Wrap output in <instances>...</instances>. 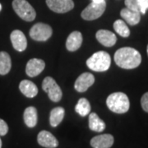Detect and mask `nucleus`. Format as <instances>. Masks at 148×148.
<instances>
[{
  "label": "nucleus",
  "mask_w": 148,
  "mask_h": 148,
  "mask_svg": "<svg viewBox=\"0 0 148 148\" xmlns=\"http://www.w3.org/2000/svg\"><path fill=\"white\" fill-rule=\"evenodd\" d=\"M115 64L122 69H133L138 68L142 62V56L137 49L131 47H123L114 53Z\"/></svg>",
  "instance_id": "f257e3e1"
},
{
  "label": "nucleus",
  "mask_w": 148,
  "mask_h": 148,
  "mask_svg": "<svg viewBox=\"0 0 148 148\" xmlns=\"http://www.w3.org/2000/svg\"><path fill=\"white\" fill-rule=\"evenodd\" d=\"M106 105L114 113L124 114L129 110L130 102L126 94L123 92H114L108 96Z\"/></svg>",
  "instance_id": "f03ea898"
},
{
  "label": "nucleus",
  "mask_w": 148,
  "mask_h": 148,
  "mask_svg": "<svg viewBox=\"0 0 148 148\" xmlns=\"http://www.w3.org/2000/svg\"><path fill=\"white\" fill-rule=\"evenodd\" d=\"M111 64L110 55L105 51L93 53L86 60L87 67L95 72H105L110 69Z\"/></svg>",
  "instance_id": "7ed1b4c3"
},
{
  "label": "nucleus",
  "mask_w": 148,
  "mask_h": 148,
  "mask_svg": "<svg viewBox=\"0 0 148 148\" xmlns=\"http://www.w3.org/2000/svg\"><path fill=\"white\" fill-rule=\"evenodd\" d=\"M12 8L19 17L24 21H34L36 16V11L27 0H13Z\"/></svg>",
  "instance_id": "20e7f679"
},
{
  "label": "nucleus",
  "mask_w": 148,
  "mask_h": 148,
  "mask_svg": "<svg viewBox=\"0 0 148 148\" xmlns=\"http://www.w3.org/2000/svg\"><path fill=\"white\" fill-rule=\"evenodd\" d=\"M42 89L48 94L49 98L53 102L61 101L63 92L55 80L51 77H46L42 82Z\"/></svg>",
  "instance_id": "39448f33"
},
{
  "label": "nucleus",
  "mask_w": 148,
  "mask_h": 148,
  "mask_svg": "<svg viewBox=\"0 0 148 148\" xmlns=\"http://www.w3.org/2000/svg\"><path fill=\"white\" fill-rule=\"evenodd\" d=\"M106 8V3L102 2V3H90L89 5L87 6L84 10L82 11L81 16L82 17L86 20V21H93L99 17H101L103 13L105 12Z\"/></svg>",
  "instance_id": "423d86ee"
},
{
  "label": "nucleus",
  "mask_w": 148,
  "mask_h": 148,
  "mask_svg": "<svg viewBox=\"0 0 148 148\" xmlns=\"http://www.w3.org/2000/svg\"><path fill=\"white\" fill-rule=\"evenodd\" d=\"M53 30L50 26L45 23H36L30 31V36L36 41H45L52 36Z\"/></svg>",
  "instance_id": "0eeeda50"
},
{
  "label": "nucleus",
  "mask_w": 148,
  "mask_h": 148,
  "mask_svg": "<svg viewBox=\"0 0 148 148\" xmlns=\"http://www.w3.org/2000/svg\"><path fill=\"white\" fill-rule=\"evenodd\" d=\"M46 4L50 10L57 13H65L74 8L73 0H46Z\"/></svg>",
  "instance_id": "6e6552de"
},
{
  "label": "nucleus",
  "mask_w": 148,
  "mask_h": 148,
  "mask_svg": "<svg viewBox=\"0 0 148 148\" xmlns=\"http://www.w3.org/2000/svg\"><path fill=\"white\" fill-rule=\"evenodd\" d=\"M95 82V77L90 73H84L81 74L76 80L74 88L78 92H85Z\"/></svg>",
  "instance_id": "1a4fd4ad"
},
{
  "label": "nucleus",
  "mask_w": 148,
  "mask_h": 148,
  "mask_svg": "<svg viewBox=\"0 0 148 148\" xmlns=\"http://www.w3.org/2000/svg\"><path fill=\"white\" fill-rule=\"evenodd\" d=\"M45 67V63L42 59L39 58H32L28 61L26 67V73L31 77H36L40 73H41Z\"/></svg>",
  "instance_id": "9d476101"
},
{
  "label": "nucleus",
  "mask_w": 148,
  "mask_h": 148,
  "mask_svg": "<svg viewBox=\"0 0 148 148\" xmlns=\"http://www.w3.org/2000/svg\"><path fill=\"white\" fill-rule=\"evenodd\" d=\"M10 39L12 44V46L16 51L22 52L27 49V38L25 36L24 33L21 31H19V30L13 31L11 33Z\"/></svg>",
  "instance_id": "9b49d317"
},
{
  "label": "nucleus",
  "mask_w": 148,
  "mask_h": 148,
  "mask_svg": "<svg viewBox=\"0 0 148 148\" xmlns=\"http://www.w3.org/2000/svg\"><path fill=\"white\" fill-rule=\"evenodd\" d=\"M38 143L44 147L55 148L58 146V141L51 132L48 131H41L37 137Z\"/></svg>",
  "instance_id": "f8f14e48"
},
{
  "label": "nucleus",
  "mask_w": 148,
  "mask_h": 148,
  "mask_svg": "<svg viewBox=\"0 0 148 148\" xmlns=\"http://www.w3.org/2000/svg\"><path fill=\"white\" fill-rule=\"evenodd\" d=\"M114 142L111 134H101L90 140V146L93 148H110Z\"/></svg>",
  "instance_id": "ddd939ff"
},
{
  "label": "nucleus",
  "mask_w": 148,
  "mask_h": 148,
  "mask_svg": "<svg viewBox=\"0 0 148 148\" xmlns=\"http://www.w3.org/2000/svg\"><path fill=\"white\" fill-rule=\"evenodd\" d=\"M95 37L97 40L106 47H112L116 44V36L108 30H99L95 34Z\"/></svg>",
  "instance_id": "4468645a"
},
{
  "label": "nucleus",
  "mask_w": 148,
  "mask_h": 148,
  "mask_svg": "<svg viewBox=\"0 0 148 148\" xmlns=\"http://www.w3.org/2000/svg\"><path fill=\"white\" fill-rule=\"evenodd\" d=\"M82 44V35L79 32H72L66 40V48L69 51L77 50Z\"/></svg>",
  "instance_id": "2eb2a0df"
},
{
  "label": "nucleus",
  "mask_w": 148,
  "mask_h": 148,
  "mask_svg": "<svg viewBox=\"0 0 148 148\" xmlns=\"http://www.w3.org/2000/svg\"><path fill=\"white\" fill-rule=\"evenodd\" d=\"M120 15H121L122 18L130 26L137 25L141 20V13L140 12H136V11L130 10L127 8L122 9L120 12Z\"/></svg>",
  "instance_id": "dca6fc26"
},
{
  "label": "nucleus",
  "mask_w": 148,
  "mask_h": 148,
  "mask_svg": "<svg viewBox=\"0 0 148 148\" xmlns=\"http://www.w3.org/2000/svg\"><path fill=\"white\" fill-rule=\"evenodd\" d=\"M19 89L21 93L28 98H33L38 94L36 85L28 80L21 81L19 84Z\"/></svg>",
  "instance_id": "f3484780"
},
{
  "label": "nucleus",
  "mask_w": 148,
  "mask_h": 148,
  "mask_svg": "<svg viewBox=\"0 0 148 148\" xmlns=\"http://www.w3.org/2000/svg\"><path fill=\"white\" fill-rule=\"evenodd\" d=\"M23 118H24V122L27 127H35L36 125L37 119H38L36 109L33 106L27 107L24 111Z\"/></svg>",
  "instance_id": "a211bd4d"
},
{
  "label": "nucleus",
  "mask_w": 148,
  "mask_h": 148,
  "mask_svg": "<svg viewBox=\"0 0 148 148\" xmlns=\"http://www.w3.org/2000/svg\"><path fill=\"white\" fill-rule=\"evenodd\" d=\"M106 123L101 119L95 113H91L89 115V127L94 132H101L106 129Z\"/></svg>",
  "instance_id": "6ab92c4d"
},
{
  "label": "nucleus",
  "mask_w": 148,
  "mask_h": 148,
  "mask_svg": "<svg viewBox=\"0 0 148 148\" xmlns=\"http://www.w3.org/2000/svg\"><path fill=\"white\" fill-rule=\"evenodd\" d=\"M65 114V110L63 107H56L50 112L49 123L52 127H57L63 121Z\"/></svg>",
  "instance_id": "aec40b11"
},
{
  "label": "nucleus",
  "mask_w": 148,
  "mask_h": 148,
  "mask_svg": "<svg viewBox=\"0 0 148 148\" xmlns=\"http://www.w3.org/2000/svg\"><path fill=\"white\" fill-rule=\"evenodd\" d=\"M12 61L9 54L2 51L0 52V75H6L10 72Z\"/></svg>",
  "instance_id": "412c9836"
},
{
  "label": "nucleus",
  "mask_w": 148,
  "mask_h": 148,
  "mask_svg": "<svg viewBox=\"0 0 148 148\" xmlns=\"http://www.w3.org/2000/svg\"><path fill=\"white\" fill-rule=\"evenodd\" d=\"M90 105L86 98H81L75 106V111L81 116L85 117L90 112Z\"/></svg>",
  "instance_id": "4be33fe9"
},
{
  "label": "nucleus",
  "mask_w": 148,
  "mask_h": 148,
  "mask_svg": "<svg viewBox=\"0 0 148 148\" xmlns=\"http://www.w3.org/2000/svg\"><path fill=\"white\" fill-rule=\"evenodd\" d=\"M114 29L120 36L126 38L130 36V30L127 27L125 21H123V20H117L114 21Z\"/></svg>",
  "instance_id": "5701e85b"
},
{
  "label": "nucleus",
  "mask_w": 148,
  "mask_h": 148,
  "mask_svg": "<svg viewBox=\"0 0 148 148\" xmlns=\"http://www.w3.org/2000/svg\"><path fill=\"white\" fill-rule=\"evenodd\" d=\"M124 3H125L126 8H128V9L140 12V9L138 8L137 0H125Z\"/></svg>",
  "instance_id": "b1692460"
},
{
  "label": "nucleus",
  "mask_w": 148,
  "mask_h": 148,
  "mask_svg": "<svg viewBox=\"0 0 148 148\" xmlns=\"http://www.w3.org/2000/svg\"><path fill=\"white\" fill-rule=\"evenodd\" d=\"M138 5L140 9V13L145 14L148 10V0H137Z\"/></svg>",
  "instance_id": "393cba45"
},
{
  "label": "nucleus",
  "mask_w": 148,
  "mask_h": 148,
  "mask_svg": "<svg viewBox=\"0 0 148 148\" xmlns=\"http://www.w3.org/2000/svg\"><path fill=\"white\" fill-rule=\"evenodd\" d=\"M8 132V126L4 120L0 119V136H5Z\"/></svg>",
  "instance_id": "a878e982"
},
{
  "label": "nucleus",
  "mask_w": 148,
  "mask_h": 148,
  "mask_svg": "<svg viewBox=\"0 0 148 148\" xmlns=\"http://www.w3.org/2000/svg\"><path fill=\"white\" fill-rule=\"evenodd\" d=\"M141 105L143 110L148 113V92H146L141 99Z\"/></svg>",
  "instance_id": "bb28decb"
},
{
  "label": "nucleus",
  "mask_w": 148,
  "mask_h": 148,
  "mask_svg": "<svg viewBox=\"0 0 148 148\" xmlns=\"http://www.w3.org/2000/svg\"><path fill=\"white\" fill-rule=\"evenodd\" d=\"M106 0H92L93 3H102V2H105Z\"/></svg>",
  "instance_id": "cd10ccee"
},
{
  "label": "nucleus",
  "mask_w": 148,
  "mask_h": 148,
  "mask_svg": "<svg viewBox=\"0 0 148 148\" xmlns=\"http://www.w3.org/2000/svg\"><path fill=\"white\" fill-rule=\"evenodd\" d=\"M0 148H2V140L0 138Z\"/></svg>",
  "instance_id": "c85d7f7f"
},
{
  "label": "nucleus",
  "mask_w": 148,
  "mask_h": 148,
  "mask_svg": "<svg viewBox=\"0 0 148 148\" xmlns=\"http://www.w3.org/2000/svg\"><path fill=\"white\" fill-rule=\"evenodd\" d=\"M2 10V5H1V4H0V11Z\"/></svg>",
  "instance_id": "c756f323"
},
{
  "label": "nucleus",
  "mask_w": 148,
  "mask_h": 148,
  "mask_svg": "<svg viewBox=\"0 0 148 148\" xmlns=\"http://www.w3.org/2000/svg\"><path fill=\"white\" fill-rule=\"evenodd\" d=\"M147 54H148V45H147Z\"/></svg>",
  "instance_id": "7c9ffc66"
}]
</instances>
